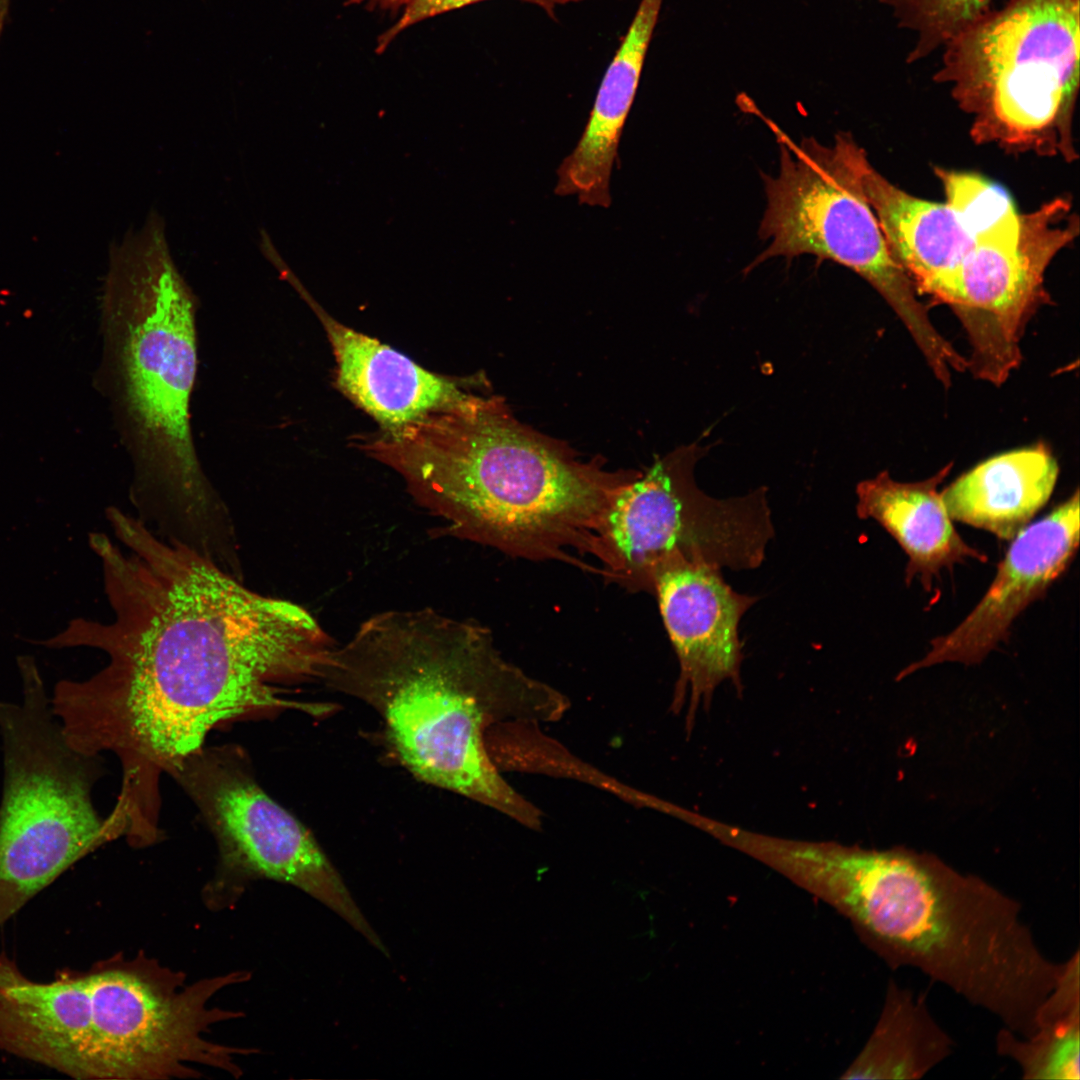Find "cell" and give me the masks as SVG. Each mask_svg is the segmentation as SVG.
I'll return each instance as SVG.
<instances>
[{
	"label": "cell",
	"mask_w": 1080,
	"mask_h": 1080,
	"mask_svg": "<svg viewBox=\"0 0 1080 1080\" xmlns=\"http://www.w3.org/2000/svg\"><path fill=\"white\" fill-rule=\"evenodd\" d=\"M106 517L117 542L99 533L90 548L112 622L74 619L40 644L107 654L89 679L57 682L51 706L74 750L118 758L112 812L141 828L159 820L160 777L175 776L216 726L290 709L328 713L330 705L287 698L283 687L320 680L335 644L303 607L245 587L207 552L116 507Z\"/></svg>",
	"instance_id": "6da1fadb"
},
{
	"label": "cell",
	"mask_w": 1080,
	"mask_h": 1080,
	"mask_svg": "<svg viewBox=\"0 0 1080 1080\" xmlns=\"http://www.w3.org/2000/svg\"><path fill=\"white\" fill-rule=\"evenodd\" d=\"M320 680L377 712L418 779L541 827V811L500 775L487 736L506 722L557 721L569 701L507 661L487 628L431 608L385 611L333 649Z\"/></svg>",
	"instance_id": "7a4b0ae2"
},
{
	"label": "cell",
	"mask_w": 1080,
	"mask_h": 1080,
	"mask_svg": "<svg viewBox=\"0 0 1080 1080\" xmlns=\"http://www.w3.org/2000/svg\"><path fill=\"white\" fill-rule=\"evenodd\" d=\"M777 867L846 914L893 969L922 972L1019 1036L1036 1031L1064 962L1042 951L1012 896L903 847L786 839Z\"/></svg>",
	"instance_id": "3957f363"
},
{
	"label": "cell",
	"mask_w": 1080,
	"mask_h": 1080,
	"mask_svg": "<svg viewBox=\"0 0 1080 1080\" xmlns=\"http://www.w3.org/2000/svg\"><path fill=\"white\" fill-rule=\"evenodd\" d=\"M360 447L398 472L451 535L586 570L577 555H588L612 497L639 474L578 461L517 421L497 396L475 395Z\"/></svg>",
	"instance_id": "277c9868"
},
{
	"label": "cell",
	"mask_w": 1080,
	"mask_h": 1080,
	"mask_svg": "<svg viewBox=\"0 0 1080 1080\" xmlns=\"http://www.w3.org/2000/svg\"><path fill=\"white\" fill-rule=\"evenodd\" d=\"M105 320L111 398L136 484L200 516L215 505L196 452L190 404L197 298L151 211L111 252Z\"/></svg>",
	"instance_id": "5b68a950"
},
{
	"label": "cell",
	"mask_w": 1080,
	"mask_h": 1080,
	"mask_svg": "<svg viewBox=\"0 0 1080 1080\" xmlns=\"http://www.w3.org/2000/svg\"><path fill=\"white\" fill-rule=\"evenodd\" d=\"M16 660L21 700H0V926L108 842L91 798L98 756L67 743L34 657Z\"/></svg>",
	"instance_id": "8992f818"
},
{
	"label": "cell",
	"mask_w": 1080,
	"mask_h": 1080,
	"mask_svg": "<svg viewBox=\"0 0 1080 1080\" xmlns=\"http://www.w3.org/2000/svg\"><path fill=\"white\" fill-rule=\"evenodd\" d=\"M941 81L973 115V136L1073 160L1079 0H1011L947 42Z\"/></svg>",
	"instance_id": "52a82bcc"
},
{
	"label": "cell",
	"mask_w": 1080,
	"mask_h": 1080,
	"mask_svg": "<svg viewBox=\"0 0 1080 1080\" xmlns=\"http://www.w3.org/2000/svg\"><path fill=\"white\" fill-rule=\"evenodd\" d=\"M762 119L779 145V171L776 177L762 173L766 208L758 232L769 244L749 269L774 257L805 254L849 268L897 314L932 372H945L958 351L935 328L888 249L859 182L864 150L844 132L832 145L814 137L796 143L770 119Z\"/></svg>",
	"instance_id": "ba28073f"
},
{
	"label": "cell",
	"mask_w": 1080,
	"mask_h": 1080,
	"mask_svg": "<svg viewBox=\"0 0 1080 1080\" xmlns=\"http://www.w3.org/2000/svg\"><path fill=\"white\" fill-rule=\"evenodd\" d=\"M707 450L699 441L680 446L617 490L588 550L607 582L653 594L657 574L676 562L761 565L774 536L766 489L728 499L705 494L694 468Z\"/></svg>",
	"instance_id": "9c48e42d"
},
{
	"label": "cell",
	"mask_w": 1080,
	"mask_h": 1080,
	"mask_svg": "<svg viewBox=\"0 0 1080 1080\" xmlns=\"http://www.w3.org/2000/svg\"><path fill=\"white\" fill-rule=\"evenodd\" d=\"M90 1004V1079L151 1080L194 1077L205 1065L241 1074L234 1048L206 1038L210 1027L241 1017L209 1005L221 989L246 981L233 971L191 985L150 959H113L85 973Z\"/></svg>",
	"instance_id": "30bf717a"
},
{
	"label": "cell",
	"mask_w": 1080,
	"mask_h": 1080,
	"mask_svg": "<svg viewBox=\"0 0 1080 1080\" xmlns=\"http://www.w3.org/2000/svg\"><path fill=\"white\" fill-rule=\"evenodd\" d=\"M175 777L207 819L225 868L300 888L385 951L316 839L261 789L240 753L200 750Z\"/></svg>",
	"instance_id": "8fae6325"
},
{
	"label": "cell",
	"mask_w": 1080,
	"mask_h": 1080,
	"mask_svg": "<svg viewBox=\"0 0 1080 1080\" xmlns=\"http://www.w3.org/2000/svg\"><path fill=\"white\" fill-rule=\"evenodd\" d=\"M1079 232L1070 202L1057 198L1020 215L1016 242H976L934 297L949 305L971 346L967 369L1002 385L1022 360L1027 323L1049 295L1044 274Z\"/></svg>",
	"instance_id": "7c38bea8"
},
{
	"label": "cell",
	"mask_w": 1080,
	"mask_h": 1080,
	"mask_svg": "<svg viewBox=\"0 0 1080 1080\" xmlns=\"http://www.w3.org/2000/svg\"><path fill=\"white\" fill-rule=\"evenodd\" d=\"M1079 490L1013 539L997 573L975 608L931 649L904 668L897 680L943 662L980 663L1008 639L1013 621L1069 568L1079 546Z\"/></svg>",
	"instance_id": "4fadbf2b"
},
{
	"label": "cell",
	"mask_w": 1080,
	"mask_h": 1080,
	"mask_svg": "<svg viewBox=\"0 0 1080 1080\" xmlns=\"http://www.w3.org/2000/svg\"><path fill=\"white\" fill-rule=\"evenodd\" d=\"M720 571L682 561L664 568L654 581L653 595L680 667L673 704L681 709L689 696L690 714L701 702L709 704L722 682L741 688L738 627L758 598L733 590Z\"/></svg>",
	"instance_id": "5bb4252c"
},
{
	"label": "cell",
	"mask_w": 1080,
	"mask_h": 1080,
	"mask_svg": "<svg viewBox=\"0 0 1080 1080\" xmlns=\"http://www.w3.org/2000/svg\"><path fill=\"white\" fill-rule=\"evenodd\" d=\"M295 289L327 332L336 361L337 386L383 430H397L476 395L468 388L473 382L424 369L400 352L333 319L301 283Z\"/></svg>",
	"instance_id": "9a60e30c"
},
{
	"label": "cell",
	"mask_w": 1080,
	"mask_h": 1080,
	"mask_svg": "<svg viewBox=\"0 0 1080 1080\" xmlns=\"http://www.w3.org/2000/svg\"><path fill=\"white\" fill-rule=\"evenodd\" d=\"M89 993L85 973L47 983L0 956V1050L75 1079H89Z\"/></svg>",
	"instance_id": "2e32d148"
},
{
	"label": "cell",
	"mask_w": 1080,
	"mask_h": 1080,
	"mask_svg": "<svg viewBox=\"0 0 1080 1080\" xmlns=\"http://www.w3.org/2000/svg\"><path fill=\"white\" fill-rule=\"evenodd\" d=\"M663 0H641L599 86L584 131L557 170L555 193L607 208L618 146Z\"/></svg>",
	"instance_id": "e0dca14e"
},
{
	"label": "cell",
	"mask_w": 1080,
	"mask_h": 1080,
	"mask_svg": "<svg viewBox=\"0 0 1080 1080\" xmlns=\"http://www.w3.org/2000/svg\"><path fill=\"white\" fill-rule=\"evenodd\" d=\"M858 176L893 258L917 292L934 298L975 245L974 235L947 203L917 198L888 181L865 151Z\"/></svg>",
	"instance_id": "ac0fdd59"
},
{
	"label": "cell",
	"mask_w": 1080,
	"mask_h": 1080,
	"mask_svg": "<svg viewBox=\"0 0 1080 1080\" xmlns=\"http://www.w3.org/2000/svg\"><path fill=\"white\" fill-rule=\"evenodd\" d=\"M952 466L915 482L894 480L883 471L856 487L857 516L877 521L898 542L909 558L905 583L918 578L927 592L943 568L952 569L967 558L988 560L957 533L938 492Z\"/></svg>",
	"instance_id": "d6986e66"
},
{
	"label": "cell",
	"mask_w": 1080,
	"mask_h": 1080,
	"mask_svg": "<svg viewBox=\"0 0 1080 1080\" xmlns=\"http://www.w3.org/2000/svg\"><path fill=\"white\" fill-rule=\"evenodd\" d=\"M1059 475L1043 444L991 457L941 491L952 520L1012 540L1051 497Z\"/></svg>",
	"instance_id": "ffe728a7"
},
{
	"label": "cell",
	"mask_w": 1080,
	"mask_h": 1080,
	"mask_svg": "<svg viewBox=\"0 0 1080 1080\" xmlns=\"http://www.w3.org/2000/svg\"><path fill=\"white\" fill-rule=\"evenodd\" d=\"M954 1041L925 1000L891 979L883 1009L848 1078L915 1080L953 1052Z\"/></svg>",
	"instance_id": "44dd1931"
},
{
	"label": "cell",
	"mask_w": 1080,
	"mask_h": 1080,
	"mask_svg": "<svg viewBox=\"0 0 1080 1080\" xmlns=\"http://www.w3.org/2000/svg\"><path fill=\"white\" fill-rule=\"evenodd\" d=\"M999 1055L1014 1061L1024 1079L1080 1078V1012L1044 1024L1029 1037L1002 1027L996 1036Z\"/></svg>",
	"instance_id": "7402d4cb"
},
{
	"label": "cell",
	"mask_w": 1080,
	"mask_h": 1080,
	"mask_svg": "<svg viewBox=\"0 0 1080 1080\" xmlns=\"http://www.w3.org/2000/svg\"><path fill=\"white\" fill-rule=\"evenodd\" d=\"M947 204L959 215L976 242L1012 243L1020 233V215L1008 193L985 178L936 170Z\"/></svg>",
	"instance_id": "603a6c76"
},
{
	"label": "cell",
	"mask_w": 1080,
	"mask_h": 1080,
	"mask_svg": "<svg viewBox=\"0 0 1080 1080\" xmlns=\"http://www.w3.org/2000/svg\"><path fill=\"white\" fill-rule=\"evenodd\" d=\"M992 0H898L905 18L920 31L914 56L926 53L988 12Z\"/></svg>",
	"instance_id": "cb8c5ba5"
},
{
	"label": "cell",
	"mask_w": 1080,
	"mask_h": 1080,
	"mask_svg": "<svg viewBox=\"0 0 1080 1080\" xmlns=\"http://www.w3.org/2000/svg\"><path fill=\"white\" fill-rule=\"evenodd\" d=\"M485 0H409L399 20L386 30L379 38L376 46L377 52H383L387 46L402 31L412 25L426 20L438 14L459 9L464 6ZM537 5L553 17L558 6L566 5L579 0H519Z\"/></svg>",
	"instance_id": "d4e9b609"
},
{
	"label": "cell",
	"mask_w": 1080,
	"mask_h": 1080,
	"mask_svg": "<svg viewBox=\"0 0 1080 1080\" xmlns=\"http://www.w3.org/2000/svg\"><path fill=\"white\" fill-rule=\"evenodd\" d=\"M409 0H344L345 5H361L367 9L373 10H390L394 11L403 5H406Z\"/></svg>",
	"instance_id": "484cf974"
}]
</instances>
